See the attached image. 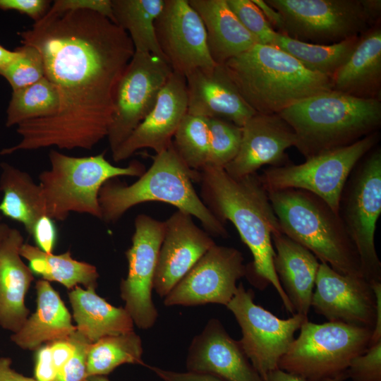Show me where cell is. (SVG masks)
Returning <instances> with one entry per match:
<instances>
[{"label": "cell", "mask_w": 381, "mask_h": 381, "mask_svg": "<svg viewBox=\"0 0 381 381\" xmlns=\"http://www.w3.org/2000/svg\"><path fill=\"white\" fill-rule=\"evenodd\" d=\"M19 253L28 261L32 272L41 276L44 280L59 282L68 289L78 284L86 289L97 287L99 274L96 267L73 259L70 251L54 255L23 243Z\"/></svg>", "instance_id": "obj_30"}, {"label": "cell", "mask_w": 381, "mask_h": 381, "mask_svg": "<svg viewBox=\"0 0 381 381\" xmlns=\"http://www.w3.org/2000/svg\"><path fill=\"white\" fill-rule=\"evenodd\" d=\"M172 145L188 168L197 171L202 170L209 157L207 119L187 113L174 135Z\"/></svg>", "instance_id": "obj_35"}, {"label": "cell", "mask_w": 381, "mask_h": 381, "mask_svg": "<svg viewBox=\"0 0 381 381\" xmlns=\"http://www.w3.org/2000/svg\"><path fill=\"white\" fill-rule=\"evenodd\" d=\"M60 106L56 87L45 77L25 87L13 90L6 125H13L55 115Z\"/></svg>", "instance_id": "obj_34"}, {"label": "cell", "mask_w": 381, "mask_h": 381, "mask_svg": "<svg viewBox=\"0 0 381 381\" xmlns=\"http://www.w3.org/2000/svg\"><path fill=\"white\" fill-rule=\"evenodd\" d=\"M373 329L307 320L282 357L279 368L308 381L331 379L346 372L351 360L365 352Z\"/></svg>", "instance_id": "obj_8"}, {"label": "cell", "mask_w": 381, "mask_h": 381, "mask_svg": "<svg viewBox=\"0 0 381 381\" xmlns=\"http://www.w3.org/2000/svg\"><path fill=\"white\" fill-rule=\"evenodd\" d=\"M76 330L91 343L107 336L134 331L133 321L124 308L115 307L98 296L95 289L75 286L68 293Z\"/></svg>", "instance_id": "obj_28"}, {"label": "cell", "mask_w": 381, "mask_h": 381, "mask_svg": "<svg viewBox=\"0 0 381 381\" xmlns=\"http://www.w3.org/2000/svg\"><path fill=\"white\" fill-rule=\"evenodd\" d=\"M260 8L271 27L278 33L282 34L284 20L282 15L264 0H252Z\"/></svg>", "instance_id": "obj_47"}, {"label": "cell", "mask_w": 381, "mask_h": 381, "mask_svg": "<svg viewBox=\"0 0 381 381\" xmlns=\"http://www.w3.org/2000/svg\"><path fill=\"white\" fill-rule=\"evenodd\" d=\"M23 243L21 233L11 228L0 244V325L13 333L28 318L25 298L34 280L33 273L19 253Z\"/></svg>", "instance_id": "obj_23"}, {"label": "cell", "mask_w": 381, "mask_h": 381, "mask_svg": "<svg viewBox=\"0 0 381 381\" xmlns=\"http://www.w3.org/2000/svg\"><path fill=\"white\" fill-rule=\"evenodd\" d=\"M163 381H225L214 375L195 372H176L147 365Z\"/></svg>", "instance_id": "obj_45"}, {"label": "cell", "mask_w": 381, "mask_h": 381, "mask_svg": "<svg viewBox=\"0 0 381 381\" xmlns=\"http://www.w3.org/2000/svg\"><path fill=\"white\" fill-rule=\"evenodd\" d=\"M187 111L186 78L173 72L152 109L112 152L114 161L125 160L143 148H150L156 154L167 150L172 144L174 135Z\"/></svg>", "instance_id": "obj_20"}, {"label": "cell", "mask_w": 381, "mask_h": 381, "mask_svg": "<svg viewBox=\"0 0 381 381\" xmlns=\"http://www.w3.org/2000/svg\"><path fill=\"white\" fill-rule=\"evenodd\" d=\"M296 143L294 130L279 114L256 113L242 126L238 153L224 169L232 178L241 179L265 165L287 164L286 150Z\"/></svg>", "instance_id": "obj_19"}, {"label": "cell", "mask_w": 381, "mask_h": 381, "mask_svg": "<svg viewBox=\"0 0 381 381\" xmlns=\"http://www.w3.org/2000/svg\"><path fill=\"white\" fill-rule=\"evenodd\" d=\"M226 3L242 25L258 44L273 46L277 32L265 19L252 0H226Z\"/></svg>", "instance_id": "obj_38"}, {"label": "cell", "mask_w": 381, "mask_h": 381, "mask_svg": "<svg viewBox=\"0 0 381 381\" xmlns=\"http://www.w3.org/2000/svg\"><path fill=\"white\" fill-rule=\"evenodd\" d=\"M37 308L11 339L24 350H37L42 344L68 339L75 330L71 316L49 282H36Z\"/></svg>", "instance_id": "obj_26"}, {"label": "cell", "mask_w": 381, "mask_h": 381, "mask_svg": "<svg viewBox=\"0 0 381 381\" xmlns=\"http://www.w3.org/2000/svg\"><path fill=\"white\" fill-rule=\"evenodd\" d=\"M10 229L11 228L6 223L2 222L0 214V244L8 235Z\"/></svg>", "instance_id": "obj_52"}, {"label": "cell", "mask_w": 381, "mask_h": 381, "mask_svg": "<svg viewBox=\"0 0 381 381\" xmlns=\"http://www.w3.org/2000/svg\"><path fill=\"white\" fill-rule=\"evenodd\" d=\"M134 226L132 245L126 252L128 274L121 282L120 291L133 323L146 329L155 325L158 317L152 291L165 224L140 214L135 217Z\"/></svg>", "instance_id": "obj_14"}, {"label": "cell", "mask_w": 381, "mask_h": 381, "mask_svg": "<svg viewBox=\"0 0 381 381\" xmlns=\"http://www.w3.org/2000/svg\"><path fill=\"white\" fill-rule=\"evenodd\" d=\"M49 159L51 168L41 172L39 186L47 216L59 221L71 212L102 219L98 196L104 183L119 176L140 177L146 170L137 160L125 167L114 166L104 153L75 157L52 150Z\"/></svg>", "instance_id": "obj_7"}, {"label": "cell", "mask_w": 381, "mask_h": 381, "mask_svg": "<svg viewBox=\"0 0 381 381\" xmlns=\"http://www.w3.org/2000/svg\"><path fill=\"white\" fill-rule=\"evenodd\" d=\"M330 80L333 90L360 98L380 99V23L360 35L354 50Z\"/></svg>", "instance_id": "obj_25"}, {"label": "cell", "mask_w": 381, "mask_h": 381, "mask_svg": "<svg viewBox=\"0 0 381 381\" xmlns=\"http://www.w3.org/2000/svg\"><path fill=\"white\" fill-rule=\"evenodd\" d=\"M140 337L134 331L104 337L92 343L87 358L88 376H105L124 363L147 365L142 359Z\"/></svg>", "instance_id": "obj_33"}, {"label": "cell", "mask_w": 381, "mask_h": 381, "mask_svg": "<svg viewBox=\"0 0 381 381\" xmlns=\"http://www.w3.org/2000/svg\"><path fill=\"white\" fill-rule=\"evenodd\" d=\"M185 78L189 114L222 119L242 127L256 114L223 65L196 69Z\"/></svg>", "instance_id": "obj_22"}, {"label": "cell", "mask_w": 381, "mask_h": 381, "mask_svg": "<svg viewBox=\"0 0 381 381\" xmlns=\"http://www.w3.org/2000/svg\"><path fill=\"white\" fill-rule=\"evenodd\" d=\"M381 213V149L373 148L350 173L341 193L338 214L353 243L362 274L371 284L381 282V262L375 232Z\"/></svg>", "instance_id": "obj_9"}, {"label": "cell", "mask_w": 381, "mask_h": 381, "mask_svg": "<svg viewBox=\"0 0 381 381\" xmlns=\"http://www.w3.org/2000/svg\"><path fill=\"white\" fill-rule=\"evenodd\" d=\"M200 171L188 168L173 145L153 157L151 166L131 185L116 179L105 182L99 192L102 219L117 222L129 209L143 202H162L197 218L212 236L226 238L228 231L206 207L193 185Z\"/></svg>", "instance_id": "obj_3"}, {"label": "cell", "mask_w": 381, "mask_h": 381, "mask_svg": "<svg viewBox=\"0 0 381 381\" xmlns=\"http://www.w3.org/2000/svg\"><path fill=\"white\" fill-rule=\"evenodd\" d=\"M210 150L207 166L224 168L237 155L242 127L222 119H207Z\"/></svg>", "instance_id": "obj_36"}, {"label": "cell", "mask_w": 381, "mask_h": 381, "mask_svg": "<svg viewBox=\"0 0 381 381\" xmlns=\"http://www.w3.org/2000/svg\"><path fill=\"white\" fill-rule=\"evenodd\" d=\"M311 307L328 322L374 328L376 298L372 284L363 276L342 274L320 263Z\"/></svg>", "instance_id": "obj_17"}, {"label": "cell", "mask_w": 381, "mask_h": 381, "mask_svg": "<svg viewBox=\"0 0 381 381\" xmlns=\"http://www.w3.org/2000/svg\"><path fill=\"white\" fill-rule=\"evenodd\" d=\"M346 373L352 381H381V340L354 357Z\"/></svg>", "instance_id": "obj_40"}, {"label": "cell", "mask_w": 381, "mask_h": 381, "mask_svg": "<svg viewBox=\"0 0 381 381\" xmlns=\"http://www.w3.org/2000/svg\"><path fill=\"white\" fill-rule=\"evenodd\" d=\"M188 2L203 22L210 54L217 65H224L230 59L258 44L230 9L226 0H188Z\"/></svg>", "instance_id": "obj_27"}, {"label": "cell", "mask_w": 381, "mask_h": 381, "mask_svg": "<svg viewBox=\"0 0 381 381\" xmlns=\"http://www.w3.org/2000/svg\"><path fill=\"white\" fill-rule=\"evenodd\" d=\"M359 36L337 43L320 44L305 42L277 32L273 47L290 54L306 68L331 78L349 59Z\"/></svg>", "instance_id": "obj_32"}, {"label": "cell", "mask_w": 381, "mask_h": 381, "mask_svg": "<svg viewBox=\"0 0 381 381\" xmlns=\"http://www.w3.org/2000/svg\"><path fill=\"white\" fill-rule=\"evenodd\" d=\"M282 15V35L330 44L359 36L376 23L363 0H265Z\"/></svg>", "instance_id": "obj_11"}, {"label": "cell", "mask_w": 381, "mask_h": 381, "mask_svg": "<svg viewBox=\"0 0 381 381\" xmlns=\"http://www.w3.org/2000/svg\"><path fill=\"white\" fill-rule=\"evenodd\" d=\"M282 232L342 274L363 276L360 258L339 214L303 190L267 192Z\"/></svg>", "instance_id": "obj_6"}, {"label": "cell", "mask_w": 381, "mask_h": 381, "mask_svg": "<svg viewBox=\"0 0 381 381\" xmlns=\"http://www.w3.org/2000/svg\"><path fill=\"white\" fill-rule=\"evenodd\" d=\"M11 363L10 358L0 357V381H37L14 370L11 367Z\"/></svg>", "instance_id": "obj_48"}, {"label": "cell", "mask_w": 381, "mask_h": 381, "mask_svg": "<svg viewBox=\"0 0 381 381\" xmlns=\"http://www.w3.org/2000/svg\"><path fill=\"white\" fill-rule=\"evenodd\" d=\"M38 247L47 253H52L56 243L57 230L54 219L44 215L35 222L31 234Z\"/></svg>", "instance_id": "obj_43"}, {"label": "cell", "mask_w": 381, "mask_h": 381, "mask_svg": "<svg viewBox=\"0 0 381 381\" xmlns=\"http://www.w3.org/2000/svg\"><path fill=\"white\" fill-rule=\"evenodd\" d=\"M155 28L173 72L185 77L196 69L217 65L210 54L203 22L188 0H164Z\"/></svg>", "instance_id": "obj_16"}, {"label": "cell", "mask_w": 381, "mask_h": 381, "mask_svg": "<svg viewBox=\"0 0 381 381\" xmlns=\"http://www.w3.org/2000/svg\"><path fill=\"white\" fill-rule=\"evenodd\" d=\"M380 138L377 131L350 145L306 159L302 164L290 162L269 167L259 175L260 180L267 192L291 188L308 191L338 213L341 193L350 173L375 147Z\"/></svg>", "instance_id": "obj_10"}, {"label": "cell", "mask_w": 381, "mask_h": 381, "mask_svg": "<svg viewBox=\"0 0 381 381\" xmlns=\"http://www.w3.org/2000/svg\"><path fill=\"white\" fill-rule=\"evenodd\" d=\"M41 54L44 77L57 88L60 106L52 116L23 122L19 143L0 151L48 147L91 150L107 137L116 85L135 53L128 35L94 11H47L18 33Z\"/></svg>", "instance_id": "obj_1"}, {"label": "cell", "mask_w": 381, "mask_h": 381, "mask_svg": "<svg viewBox=\"0 0 381 381\" xmlns=\"http://www.w3.org/2000/svg\"><path fill=\"white\" fill-rule=\"evenodd\" d=\"M51 5V1L47 0H0V9L16 11L29 16L34 23L45 16Z\"/></svg>", "instance_id": "obj_42"}, {"label": "cell", "mask_w": 381, "mask_h": 381, "mask_svg": "<svg viewBox=\"0 0 381 381\" xmlns=\"http://www.w3.org/2000/svg\"><path fill=\"white\" fill-rule=\"evenodd\" d=\"M254 299L253 291L239 283L226 306L241 327L242 337L238 341L243 351L264 380L279 368L280 359L295 339V332L308 317L295 313L288 319H281L257 305Z\"/></svg>", "instance_id": "obj_12"}, {"label": "cell", "mask_w": 381, "mask_h": 381, "mask_svg": "<svg viewBox=\"0 0 381 381\" xmlns=\"http://www.w3.org/2000/svg\"><path fill=\"white\" fill-rule=\"evenodd\" d=\"M278 114L294 130L295 147L308 159L378 131L381 102L331 90L302 99Z\"/></svg>", "instance_id": "obj_4"}, {"label": "cell", "mask_w": 381, "mask_h": 381, "mask_svg": "<svg viewBox=\"0 0 381 381\" xmlns=\"http://www.w3.org/2000/svg\"><path fill=\"white\" fill-rule=\"evenodd\" d=\"M348 379L346 373L344 372L335 377L322 381H345ZM264 381H308L297 375L287 373L277 368L267 375Z\"/></svg>", "instance_id": "obj_49"}, {"label": "cell", "mask_w": 381, "mask_h": 381, "mask_svg": "<svg viewBox=\"0 0 381 381\" xmlns=\"http://www.w3.org/2000/svg\"><path fill=\"white\" fill-rule=\"evenodd\" d=\"M18 56V52L11 51L0 44V69L11 63Z\"/></svg>", "instance_id": "obj_51"}, {"label": "cell", "mask_w": 381, "mask_h": 381, "mask_svg": "<svg viewBox=\"0 0 381 381\" xmlns=\"http://www.w3.org/2000/svg\"><path fill=\"white\" fill-rule=\"evenodd\" d=\"M34 375L37 381H53L56 377L49 343L36 350Z\"/></svg>", "instance_id": "obj_44"}, {"label": "cell", "mask_w": 381, "mask_h": 381, "mask_svg": "<svg viewBox=\"0 0 381 381\" xmlns=\"http://www.w3.org/2000/svg\"><path fill=\"white\" fill-rule=\"evenodd\" d=\"M0 190L4 197L0 202V212L21 223L31 235L35 222L46 215L41 188L32 177L9 164H1Z\"/></svg>", "instance_id": "obj_29"}, {"label": "cell", "mask_w": 381, "mask_h": 381, "mask_svg": "<svg viewBox=\"0 0 381 381\" xmlns=\"http://www.w3.org/2000/svg\"><path fill=\"white\" fill-rule=\"evenodd\" d=\"M153 289L165 297L215 243L193 217L177 210L166 221Z\"/></svg>", "instance_id": "obj_18"}, {"label": "cell", "mask_w": 381, "mask_h": 381, "mask_svg": "<svg viewBox=\"0 0 381 381\" xmlns=\"http://www.w3.org/2000/svg\"><path fill=\"white\" fill-rule=\"evenodd\" d=\"M86 381H110L105 376H88L86 379Z\"/></svg>", "instance_id": "obj_53"}, {"label": "cell", "mask_w": 381, "mask_h": 381, "mask_svg": "<svg viewBox=\"0 0 381 381\" xmlns=\"http://www.w3.org/2000/svg\"><path fill=\"white\" fill-rule=\"evenodd\" d=\"M372 286L376 298V320L370 345L381 340V282L372 283Z\"/></svg>", "instance_id": "obj_50"}, {"label": "cell", "mask_w": 381, "mask_h": 381, "mask_svg": "<svg viewBox=\"0 0 381 381\" xmlns=\"http://www.w3.org/2000/svg\"><path fill=\"white\" fill-rule=\"evenodd\" d=\"M186 365L188 371L214 375L225 381H264L239 341L231 337L215 318L192 340Z\"/></svg>", "instance_id": "obj_21"}, {"label": "cell", "mask_w": 381, "mask_h": 381, "mask_svg": "<svg viewBox=\"0 0 381 381\" xmlns=\"http://www.w3.org/2000/svg\"><path fill=\"white\" fill-rule=\"evenodd\" d=\"M53 363L56 373L62 368L72 356L74 346L70 339H64L49 342Z\"/></svg>", "instance_id": "obj_46"}, {"label": "cell", "mask_w": 381, "mask_h": 381, "mask_svg": "<svg viewBox=\"0 0 381 381\" xmlns=\"http://www.w3.org/2000/svg\"><path fill=\"white\" fill-rule=\"evenodd\" d=\"M275 251L274 268L295 313L308 317L318 259L308 249L282 232L272 235Z\"/></svg>", "instance_id": "obj_24"}, {"label": "cell", "mask_w": 381, "mask_h": 381, "mask_svg": "<svg viewBox=\"0 0 381 381\" xmlns=\"http://www.w3.org/2000/svg\"><path fill=\"white\" fill-rule=\"evenodd\" d=\"M246 274V265L241 251L214 244L164 297V304L226 306L237 291V281Z\"/></svg>", "instance_id": "obj_15"}, {"label": "cell", "mask_w": 381, "mask_h": 381, "mask_svg": "<svg viewBox=\"0 0 381 381\" xmlns=\"http://www.w3.org/2000/svg\"><path fill=\"white\" fill-rule=\"evenodd\" d=\"M68 339L73 344V353L53 381H86L87 353L92 343L77 330Z\"/></svg>", "instance_id": "obj_39"}, {"label": "cell", "mask_w": 381, "mask_h": 381, "mask_svg": "<svg viewBox=\"0 0 381 381\" xmlns=\"http://www.w3.org/2000/svg\"><path fill=\"white\" fill-rule=\"evenodd\" d=\"M172 73L162 58L135 52L114 92V113L107 135L111 153L152 109Z\"/></svg>", "instance_id": "obj_13"}, {"label": "cell", "mask_w": 381, "mask_h": 381, "mask_svg": "<svg viewBox=\"0 0 381 381\" xmlns=\"http://www.w3.org/2000/svg\"><path fill=\"white\" fill-rule=\"evenodd\" d=\"M111 4L114 23L128 35L135 52L150 53L166 61L155 28L164 0H111Z\"/></svg>", "instance_id": "obj_31"}, {"label": "cell", "mask_w": 381, "mask_h": 381, "mask_svg": "<svg viewBox=\"0 0 381 381\" xmlns=\"http://www.w3.org/2000/svg\"><path fill=\"white\" fill-rule=\"evenodd\" d=\"M199 181L204 204L224 224L229 221L234 225L251 252L246 277L259 289L272 285L287 313L295 314L274 271L272 235L282 231L259 174L234 179L223 168L206 166Z\"/></svg>", "instance_id": "obj_2"}, {"label": "cell", "mask_w": 381, "mask_h": 381, "mask_svg": "<svg viewBox=\"0 0 381 381\" xmlns=\"http://www.w3.org/2000/svg\"><path fill=\"white\" fill-rule=\"evenodd\" d=\"M223 66L258 114H278L302 99L332 90L329 78L308 70L273 46L255 44Z\"/></svg>", "instance_id": "obj_5"}, {"label": "cell", "mask_w": 381, "mask_h": 381, "mask_svg": "<svg viewBox=\"0 0 381 381\" xmlns=\"http://www.w3.org/2000/svg\"><path fill=\"white\" fill-rule=\"evenodd\" d=\"M78 10L96 12L114 23L111 0H56L48 12L59 13Z\"/></svg>", "instance_id": "obj_41"}, {"label": "cell", "mask_w": 381, "mask_h": 381, "mask_svg": "<svg viewBox=\"0 0 381 381\" xmlns=\"http://www.w3.org/2000/svg\"><path fill=\"white\" fill-rule=\"evenodd\" d=\"M16 49L18 56L0 69V75L8 82L13 90L29 86L44 77L43 59L35 47L23 44Z\"/></svg>", "instance_id": "obj_37"}]
</instances>
